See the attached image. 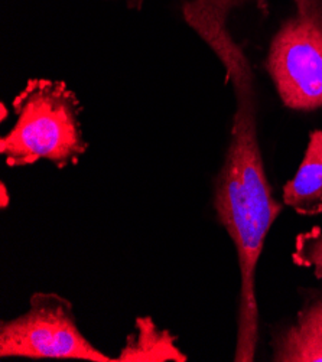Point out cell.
Returning a JSON list of instances; mask_svg holds the SVG:
<instances>
[{
    "label": "cell",
    "instance_id": "5b68a950",
    "mask_svg": "<svg viewBox=\"0 0 322 362\" xmlns=\"http://www.w3.org/2000/svg\"><path fill=\"white\" fill-rule=\"evenodd\" d=\"M276 362H322V299L306 303L297 322L273 341Z\"/></svg>",
    "mask_w": 322,
    "mask_h": 362
},
{
    "label": "cell",
    "instance_id": "9c48e42d",
    "mask_svg": "<svg viewBox=\"0 0 322 362\" xmlns=\"http://www.w3.org/2000/svg\"><path fill=\"white\" fill-rule=\"evenodd\" d=\"M11 204V195L8 192V187L5 182L0 184V208L5 209Z\"/></svg>",
    "mask_w": 322,
    "mask_h": 362
},
{
    "label": "cell",
    "instance_id": "ba28073f",
    "mask_svg": "<svg viewBox=\"0 0 322 362\" xmlns=\"http://www.w3.org/2000/svg\"><path fill=\"white\" fill-rule=\"evenodd\" d=\"M292 260L299 267L312 269L315 276L322 280V230L315 227L301 233L295 240Z\"/></svg>",
    "mask_w": 322,
    "mask_h": 362
},
{
    "label": "cell",
    "instance_id": "6da1fadb",
    "mask_svg": "<svg viewBox=\"0 0 322 362\" xmlns=\"http://www.w3.org/2000/svg\"><path fill=\"white\" fill-rule=\"evenodd\" d=\"M236 112L214 206L234 243L240 269L236 362L255 361L259 342L256 269L266 237L282 212L273 198L258 139L255 83L233 87Z\"/></svg>",
    "mask_w": 322,
    "mask_h": 362
},
{
    "label": "cell",
    "instance_id": "30bf717a",
    "mask_svg": "<svg viewBox=\"0 0 322 362\" xmlns=\"http://www.w3.org/2000/svg\"><path fill=\"white\" fill-rule=\"evenodd\" d=\"M125 2L127 4L129 8L136 9V11H140V9H142V5H143V2H145V0H125Z\"/></svg>",
    "mask_w": 322,
    "mask_h": 362
},
{
    "label": "cell",
    "instance_id": "8fae6325",
    "mask_svg": "<svg viewBox=\"0 0 322 362\" xmlns=\"http://www.w3.org/2000/svg\"><path fill=\"white\" fill-rule=\"evenodd\" d=\"M0 112H2V116H0V120L5 122V120H6V117H8V110H6V105H5V103L0 104Z\"/></svg>",
    "mask_w": 322,
    "mask_h": 362
},
{
    "label": "cell",
    "instance_id": "52a82bcc",
    "mask_svg": "<svg viewBox=\"0 0 322 362\" xmlns=\"http://www.w3.org/2000/svg\"><path fill=\"white\" fill-rule=\"evenodd\" d=\"M185 362L187 355L175 345V337L161 329L149 316L136 319L134 332L123 345L116 362Z\"/></svg>",
    "mask_w": 322,
    "mask_h": 362
},
{
    "label": "cell",
    "instance_id": "7a4b0ae2",
    "mask_svg": "<svg viewBox=\"0 0 322 362\" xmlns=\"http://www.w3.org/2000/svg\"><path fill=\"white\" fill-rule=\"evenodd\" d=\"M16 124L0 139L11 168L45 159L59 169L77 165L88 144L83 137L81 104L64 81L35 78L13 98Z\"/></svg>",
    "mask_w": 322,
    "mask_h": 362
},
{
    "label": "cell",
    "instance_id": "3957f363",
    "mask_svg": "<svg viewBox=\"0 0 322 362\" xmlns=\"http://www.w3.org/2000/svg\"><path fill=\"white\" fill-rule=\"evenodd\" d=\"M275 38L266 68L282 103L297 112L322 108V0H295Z\"/></svg>",
    "mask_w": 322,
    "mask_h": 362
},
{
    "label": "cell",
    "instance_id": "277c9868",
    "mask_svg": "<svg viewBox=\"0 0 322 362\" xmlns=\"http://www.w3.org/2000/svg\"><path fill=\"white\" fill-rule=\"evenodd\" d=\"M0 356L116 362L83 335L69 300L44 292L30 298L23 315L0 325Z\"/></svg>",
    "mask_w": 322,
    "mask_h": 362
},
{
    "label": "cell",
    "instance_id": "8992f818",
    "mask_svg": "<svg viewBox=\"0 0 322 362\" xmlns=\"http://www.w3.org/2000/svg\"><path fill=\"white\" fill-rule=\"evenodd\" d=\"M283 202L301 215L322 212V130H314L295 176L283 187Z\"/></svg>",
    "mask_w": 322,
    "mask_h": 362
}]
</instances>
